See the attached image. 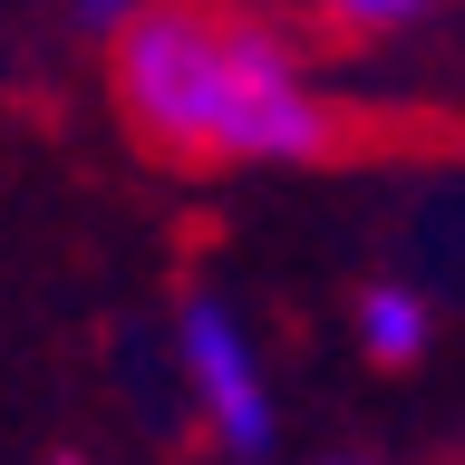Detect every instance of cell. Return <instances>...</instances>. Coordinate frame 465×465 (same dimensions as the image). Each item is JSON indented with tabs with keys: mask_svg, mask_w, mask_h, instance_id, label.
Masks as SVG:
<instances>
[{
	"mask_svg": "<svg viewBox=\"0 0 465 465\" xmlns=\"http://www.w3.org/2000/svg\"><path fill=\"white\" fill-rule=\"evenodd\" d=\"M165 349H174L184 407H194V427L213 436V456L223 465H272L282 456V388H272L262 330L242 320L232 291L184 282L174 291V320H165Z\"/></svg>",
	"mask_w": 465,
	"mask_h": 465,
	"instance_id": "2",
	"label": "cell"
},
{
	"mask_svg": "<svg viewBox=\"0 0 465 465\" xmlns=\"http://www.w3.org/2000/svg\"><path fill=\"white\" fill-rule=\"evenodd\" d=\"M49 465H97V456H49Z\"/></svg>",
	"mask_w": 465,
	"mask_h": 465,
	"instance_id": "7",
	"label": "cell"
},
{
	"mask_svg": "<svg viewBox=\"0 0 465 465\" xmlns=\"http://www.w3.org/2000/svg\"><path fill=\"white\" fill-rule=\"evenodd\" d=\"M446 0H320V20L340 29V39H407V29H427Z\"/></svg>",
	"mask_w": 465,
	"mask_h": 465,
	"instance_id": "4",
	"label": "cell"
},
{
	"mask_svg": "<svg viewBox=\"0 0 465 465\" xmlns=\"http://www.w3.org/2000/svg\"><path fill=\"white\" fill-rule=\"evenodd\" d=\"M136 10H145V0H68V29H78V39H97V49H107V39H116V29H126V20H136Z\"/></svg>",
	"mask_w": 465,
	"mask_h": 465,
	"instance_id": "5",
	"label": "cell"
},
{
	"mask_svg": "<svg viewBox=\"0 0 465 465\" xmlns=\"http://www.w3.org/2000/svg\"><path fill=\"white\" fill-rule=\"evenodd\" d=\"M349 340H359L369 369H427V349H436V301H427L417 282H398V272H378V282L349 301Z\"/></svg>",
	"mask_w": 465,
	"mask_h": 465,
	"instance_id": "3",
	"label": "cell"
},
{
	"mask_svg": "<svg viewBox=\"0 0 465 465\" xmlns=\"http://www.w3.org/2000/svg\"><path fill=\"white\" fill-rule=\"evenodd\" d=\"M320 465H378V456H320Z\"/></svg>",
	"mask_w": 465,
	"mask_h": 465,
	"instance_id": "6",
	"label": "cell"
},
{
	"mask_svg": "<svg viewBox=\"0 0 465 465\" xmlns=\"http://www.w3.org/2000/svg\"><path fill=\"white\" fill-rule=\"evenodd\" d=\"M107 97L126 136L184 174H291L349 145L311 39L242 0H145L107 39Z\"/></svg>",
	"mask_w": 465,
	"mask_h": 465,
	"instance_id": "1",
	"label": "cell"
}]
</instances>
